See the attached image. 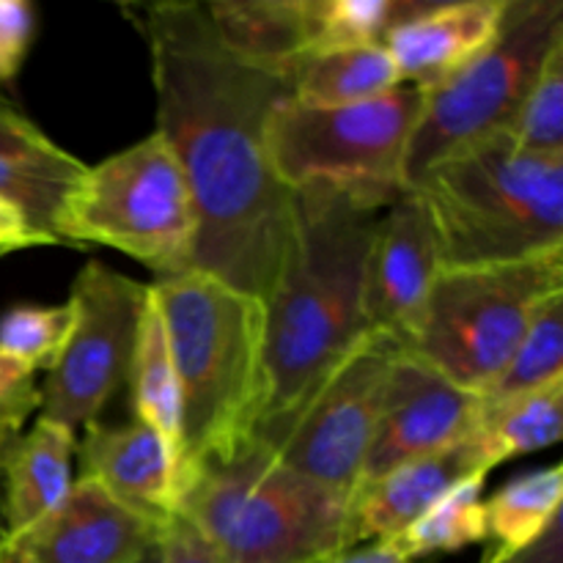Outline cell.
Listing matches in <instances>:
<instances>
[{
	"label": "cell",
	"instance_id": "cell-1",
	"mask_svg": "<svg viewBox=\"0 0 563 563\" xmlns=\"http://www.w3.org/2000/svg\"><path fill=\"white\" fill-rule=\"evenodd\" d=\"M152 55L157 130L196 203L190 269L267 302L289 240L291 190L267 157V119L289 80L218 42L203 3L130 5Z\"/></svg>",
	"mask_w": 563,
	"mask_h": 563
},
{
	"label": "cell",
	"instance_id": "cell-2",
	"mask_svg": "<svg viewBox=\"0 0 563 563\" xmlns=\"http://www.w3.org/2000/svg\"><path fill=\"white\" fill-rule=\"evenodd\" d=\"M377 218L335 187L291 190L289 240L264 302V399L253 434L289 421L366 333L363 267Z\"/></svg>",
	"mask_w": 563,
	"mask_h": 563
},
{
	"label": "cell",
	"instance_id": "cell-3",
	"mask_svg": "<svg viewBox=\"0 0 563 563\" xmlns=\"http://www.w3.org/2000/svg\"><path fill=\"white\" fill-rule=\"evenodd\" d=\"M181 390L179 489L190 476L234 456L253 438L264 399V328L256 297L187 273L148 284Z\"/></svg>",
	"mask_w": 563,
	"mask_h": 563
},
{
	"label": "cell",
	"instance_id": "cell-4",
	"mask_svg": "<svg viewBox=\"0 0 563 563\" xmlns=\"http://www.w3.org/2000/svg\"><path fill=\"white\" fill-rule=\"evenodd\" d=\"M352 500L251 438L234 456L187 478L174 515L223 563H330L361 544Z\"/></svg>",
	"mask_w": 563,
	"mask_h": 563
},
{
	"label": "cell",
	"instance_id": "cell-5",
	"mask_svg": "<svg viewBox=\"0 0 563 563\" xmlns=\"http://www.w3.org/2000/svg\"><path fill=\"white\" fill-rule=\"evenodd\" d=\"M443 267H478L563 247V157H533L509 135L443 159L421 176Z\"/></svg>",
	"mask_w": 563,
	"mask_h": 563
},
{
	"label": "cell",
	"instance_id": "cell-6",
	"mask_svg": "<svg viewBox=\"0 0 563 563\" xmlns=\"http://www.w3.org/2000/svg\"><path fill=\"white\" fill-rule=\"evenodd\" d=\"M563 291V247L478 267H443L405 352L482 396L550 297Z\"/></svg>",
	"mask_w": 563,
	"mask_h": 563
},
{
	"label": "cell",
	"instance_id": "cell-7",
	"mask_svg": "<svg viewBox=\"0 0 563 563\" xmlns=\"http://www.w3.org/2000/svg\"><path fill=\"white\" fill-rule=\"evenodd\" d=\"M60 245H104L157 278L190 269L196 203L174 148L159 132L102 159L71 181L53 220Z\"/></svg>",
	"mask_w": 563,
	"mask_h": 563
},
{
	"label": "cell",
	"instance_id": "cell-8",
	"mask_svg": "<svg viewBox=\"0 0 563 563\" xmlns=\"http://www.w3.org/2000/svg\"><path fill=\"white\" fill-rule=\"evenodd\" d=\"M423 91L401 82L377 99L313 108L280 99L267 119V157L289 190L328 185L383 212L407 192L405 159Z\"/></svg>",
	"mask_w": 563,
	"mask_h": 563
},
{
	"label": "cell",
	"instance_id": "cell-9",
	"mask_svg": "<svg viewBox=\"0 0 563 563\" xmlns=\"http://www.w3.org/2000/svg\"><path fill=\"white\" fill-rule=\"evenodd\" d=\"M559 44L563 0H506L493 42L449 80L423 91L421 115L407 146V190L443 159L506 135Z\"/></svg>",
	"mask_w": 563,
	"mask_h": 563
},
{
	"label": "cell",
	"instance_id": "cell-10",
	"mask_svg": "<svg viewBox=\"0 0 563 563\" xmlns=\"http://www.w3.org/2000/svg\"><path fill=\"white\" fill-rule=\"evenodd\" d=\"M405 346L388 333H363L289 421L253 434L286 467L355 498L385 385Z\"/></svg>",
	"mask_w": 563,
	"mask_h": 563
},
{
	"label": "cell",
	"instance_id": "cell-11",
	"mask_svg": "<svg viewBox=\"0 0 563 563\" xmlns=\"http://www.w3.org/2000/svg\"><path fill=\"white\" fill-rule=\"evenodd\" d=\"M66 302L71 306L69 339L38 390L42 418L77 432L97 423L99 410L130 377L148 286L102 262H88Z\"/></svg>",
	"mask_w": 563,
	"mask_h": 563
},
{
	"label": "cell",
	"instance_id": "cell-12",
	"mask_svg": "<svg viewBox=\"0 0 563 563\" xmlns=\"http://www.w3.org/2000/svg\"><path fill=\"white\" fill-rule=\"evenodd\" d=\"M482 418V396L460 388L401 350L388 374L361 487L394 467L438 454L465 440ZM357 487V489H361Z\"/></svg>",
	"mask_w": 563,
	"mask_h": 563
},
{
	"label": "cell",
	"instance_id": "cell-13",
	"mask_svg": "<svg viewBox=\"0 0 563 563\" xmlns=\"http://www.w3.org/2000/svg\"><path fill=\"white\" fill-rule=\"evenodd\" d=\"M440 269L432 214L421 192L407 190L374 223L361 297L366 333H388L407 346Z\"/></svg>",
	"mask_w": 563,
	"mask_h": 563
},
{
	"label": "cell",
	"instance_id": "cell-14",
	"mask_svg": "<svg viewBox=\"0 0 563 563\" xmlns=\"http://www.w3.org/2000/svg\"><path fill=\"white\" fill-rule=\"evenodd\" d=\"M157 522L115 504L88 478L69 495L0 542V563H132L159 539Z\"/></svg>",
	"mask_w": 563,
	"mask_h": 563
},
{
	"label": "cell",
	"instance_id": "cell-15",
	"mask_svg": "<svg viewBox=\"0 0 563 563\" xmlns=\"http://www.w3.org/2000/svg\"><path fill=\"white\" fill-rule=\"evenodd\" d=\"M80 454V478L97 484L115 504L163 526L176 511L179 467L176 454L154 429L132 421L124 427H86Z\"/></svg>",
	"mask_w": 563,
	"mask_h": 563
},
{
	"label": "cell",
	"instance_id": "cell-16",
	"mask_svg": "<svg viewBox=\"0 0 563 563\" xmlns=\"http://www.w3.org/2000/svg\"><path fill=\"white\" fill-rule=\"evenodd\" d=\"M504 11L506 0L427 3V9L401 20L385 36V49L401 82L432 91L493 42Z\"/></svg>",
	"mask_w": 563,
	"mask_h": 563
},
{
	"label": "cell",
	"instance_id": "cell-17",
	"mask_svg": "<svg viewBox=\"0 0 563 563\" xmlns=\"http://www.w3.org/2000/svg\"><path fill=\"white\" fill-rule=\"evenodd\" d=\"M476 473L489 471L471 434L451 449L394 467L355 493L357 542H394L434 500Z\"/></svg>",
	"mask_w": 563,
	"mask_h": 563
},
{
	"label": "cell",
	"instance_id": "cell-18",
	"mask_svg": "<svg viewBox=\"0 0 563 563\" xmlns=\"http://www.w3.org/2000/svg\"><path fill=\"white\" fill-rule=\"evenodd\" d=\"M203 11L231 55L289 86L297 64L313 49L317 0H214Z\"/></svg>",
	"mask_w": 563,
	"mask_h": 563
},
{
	"label": "cell",
	"instance_id": "cell-19",
	"mask_svg": "<svg viewBox=\"0 0 563 563\" xmlns=\"http://www.w3.org/2000/svg\"><path fill=\"white\" fill-rule=\"evenodd\" d=\"M75 451V432L47 418L5 449L0 462L5 533L27 528L69 495Z\"/></svg>",
	"mask_w": 563,
	"mask_h": 563
},
{
	"label": "cell",
	"instance_id": "cell-20",
	"mask_svg": "<svg viewBox=\"0 0 563 563\" xmlns=\"http://www.w3.org/2000/svg\"><path fill=\"white\" fill-rule=\"evenodd\" d=\"M399 86V69L385 44H368L306 55L291 75V99L313 108H344Z\"/></svg>",
	"mask_w": 563,
	"mask_h": 563
},
{
	"label": "cell",
	"instance_id": "cell-21",
	"mask_svg": "<svg viewBox=\"0 0 563 563\" xmlns=\"http://www.w3.org/2000/svg\"><path fill=\"white\" fill-rule=\"evenodd\" d=\"M563 432V379L504 401H482L471 438L487 471L515 456L550 449Z\"/></svg>",
	"mask_w": 563,
	"mask_h": 563
},
{
	"label": "cell",
	"instance_id": "cell-22",
	"mask_svg": "<svg viewBox=\"0 0 563 563\" xmlns=\"http://www.w3.org/2000/svg\"><path fill=\"white\" fill-rule=\"evenodd\" d=\"M126 379L132 385L135 421L146 423L148 429H154L174 449L176 467H179L181 390L179 377H176L174 355H170L168 333H165L163 324V313H159L152 289H148V302L141 317V328H137L135 352H132L130 377Z\"/></svg>",
	"mask_w": 563,
	"mask_h": 563
},
{
	"label": "cell",
	"instance_id": "cell-23",
	"mask_svg": "<svg viewBox=\"0 0 563 563\" xmlns=\"http://www.w3.org/2000/svg\"><path fill=\"white\" fill-rule=\"evenodd\" d=\"M563 467H542L517 476L495 498L484 500L489 548L482 563H493L531 544L561 515Z\"/></svg>",
	"mask_w": 563,
	"mask_h": 563
},
{
	"label": "cell",
	"instance_id": "cell-24",
	"mask_svg": "<svg viewBox=\"0 0 563 563\" xmlns=\"http://www.w3.org/2000/svg\"><path fill=\"white\" fill-rule=\"evenodd\" d=\"M484 487L487 476L462 478L443 498L434 500L401 537L396 548L410 561L438 553H460L471 544L487 542V511H484Z\"/></svg>",
	"mask_w": 563,
	"mask_h": 563
},
{
	"label": "cell",
	"instance_id": "cell-25",
	"mask_svg": "<svg viewBox=\"0 0 563 563\" xmlns=\"http://www.w3.org/2000/svg\"><path fill=\"white\" fill-rule=\"evenodd\" d=\"M559 379H563V291L544 302L500 377L482 394V401L493 405Z\"/></svg>",
	"mask_w": 563,
	"mask_h": 563
},
{
	"label": "cell",
	"instance_id": "cell-26",
	"mask_svg": "<svg viewBox=\"0 0 563 563\" xmlns=\"http://www.w3.org/2000/svg\"><path fill=\"white\" fill-rule=\"evenodd\" d=\"M423 9V0H317L311 53L385 44L401 20Z\"/></svg>",
	"mask_w": 563,
	"mask_h": 563
},
{
	"label": "cell",
	"instance_id": "cell-27",
	"mask_svg": "<svg viewBox=\"0 0 563 563\" xmlns=\"http://www.w3.org/2000/svg\"><path fill=\"white\" fill-rule=\"evenodd\" d=\"M506 135L533 157H563V44L550 53Z\"/></svg>",
	"mask_w": 563,
	"mask_h": 563
},
{
	"label": "cell",
	"instance_id": "cell-28",
	"mask_svg": "<svg viewBox=\"0 0 563 563\" xmlns=\"http://www.w3.org/2000/svg\"><path fill=\"white\" fill-rule=\"evenodd\" d=\"M71 330V306H14L0 317V350L16 361L47 368L58 361Z\"/></svg>",
	"mask_w": 563,
	"mask_h": 563
},
{
	"label": "cell",
	"instance_id": "cell-29",
	"mask_svg": "<svg viewBox=\"0 0 563 563\" xmlns=\"http://www.w3.org/2000/svg\"><path fill=\"white\" fill-rule=\"evenodd\" d=\"M82 170H86V165H82V168H47V165H27L14 163V159H0V198L14 203L16 209H22V214H25L38 231L53 236L55 214H58L71 181H75Z\"/></svg>",
	"mask_w": 563,
	"mask_h": 563
},
{
	"label": "cell",
	"instance_id": "cell-30",
	"mask_svg": "<svg viewBox=\"0 0 563 563\" xmlns=\"http://www.w3.org/2000/svg\"><path fill=\"white\" fill-rule=\"evenodd\" d=\"M42 407L36 372L27 363L0 350V462L5 449L20 438V429Z\"/></svg>",
	"mask_w": 563,
	"mask_h": 563
},
{
	"label": "cell",
	"instance_id": "cell-31",
	"mask_svg": "<svg viewBox=\"0 0 563 563\" xmlns=\"http://www.w3.org/2000/svg\"><path fill=\"white\" fill-rule=\"evenodd\" d=\"M0 159L47 165V168H82L80 159L64 152L33 121L5 102H0Z\"/></svg>",
	"mask_w": 563,
	"mask_h": 563
},
{
	"label": "cell",
	"instance_id": "cell-32",
	"mask_svg": "<svg viewBox=\"0 0 563 563\" xmlns=\"http://www.w3.org/2000/svg\"><path fill=\"white\" fill-rule=\"evenodd\" d=\"M36 31V11L27 0H0V64L9 77L20 71Z\"/></svg>",
	"mask_w": 563,
	"mask_h": 563
},
{
	"label": "cell",
	"instance_id": "cell-33",
	"mask_svg": "<svg viewBox=\"0 0 563 563\" xmlns=\"http://www.w3.org/2000/svg\"><path fill=\"white\" fill-rule=\"evenodd\" d=\"M159 548L165 563H223L207 539L179 515H170L159 528Z\"/></svg>",
	"mask_w": 563,
	"mask_h": 563
},
{
	"label": "cell",
	"instance_id": "cell-34",
	"mask_svg": "<svg viewBox=\"0 0 563 563\" xmlns=\"http://www.w3.org/2000/svg\"><path fill=\"white\" fill-rule=\"evenodd\" d=\"M42 245H58L53 236L38 231L31 220L16 209L14 203L0 198V256L16 251H27V247H42Z\"/></svg>",
	"mask_w": 563,
	"mask_h": 563
},
{
	"label": "cell",
	"instance_id": "cell-35",
	"mask_svg": "<svg viewBox=\"0 0 563 563\" xmlns=\"http://www.w3.org/2000/svg\"><path fill=\"white\" fill-rule=\"evenodd\" d=\"M493 563H563V528L561 515L550 520V526L533 539L531 544L520 548L517 553Z\"/></svg>",
	"mask_w": 563,
	"mask_h": 563
},
{
	"label": "cell",
	"instance_id": "cell-36",
	"mask_svg": "<svg viewBox=\"0 0 563 563\" xmlns=\"http://www.w3.org/2000/svg\"><path fill=\"white\" fill-rule=\"evenodd\" d=\"M330 563H416L407 559L394 542H368L363 548H350L341 555H335Z\"/></svg>",
	"mask_w": 563,
	"mask_h": 563
},
{
	"label": "cell",
	"instance_id": "cell-37",
	"mask_svg": "<svg viewBox=\"0 0 563 563\" xmlns=\"http://www.w3.org/2000/svg\"><path fill=\"white\" fill-rule=\"evenodd\" d=\"M132 563H165L163 548H159V539H157V542L152 544V548L146 550V553L141 555V559H137V561H132Z\"/></svg>",
	"mask_w": 563,
	"mask_h": 563
},
{
	"label": "cell",
	"instance_id": "cell-38",
	"mask_svg": "<svg viewBox=\"0 0 563 563\" xmlns=\"http://www.w3.org/2000/svg\"><path fill=\"white\" fill-rule=\"evenodd\" d=\"M5 537V517H3V482H0V542Z\"/></svg>",
	"mask_w": 563,
	"mask_h": 563
},
{
	"label": "cell",
	"instance_id": "cell-39",
	"mask_svg": "<svg viewBox=\"0 0 563 563\" xmlns=\"http://www.w3.org/2000/svg\"><path fill=\"white\" fill-rule=\"evenodd\" d=\"M3 80H11V77H9V71H5V66L0 64V82H3Z\"/></svg>",
	"mask_w": 563,
	"mask_h": 563
}]
</instances>
